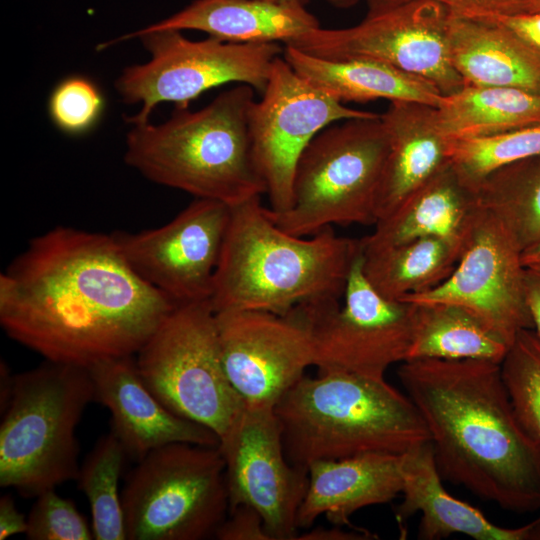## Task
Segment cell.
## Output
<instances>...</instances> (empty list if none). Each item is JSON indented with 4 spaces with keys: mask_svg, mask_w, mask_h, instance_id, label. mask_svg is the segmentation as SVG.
Listing matches in <instances>:
<instances>
[{
    "mask_svg": "<svg viewBox=\"0 0 540 540\" xmlns=\"http://www.w3.org/2000/svg\"><path fill=\"white\" fill-rule=\"evenodd\" d=\"M176 307L129 265L113 236L58 226L0 275V324L45 360L88 368L135 355Z\"/></svg>",
    "mask_w": 540,
    "mask_h": 540,
    "instance_id": "obj_1",
    "label": "cell"
},
{
    "mask_svg": "<svg viewBox=\"0 0 540 540\" xmlns=\"http://www.w3.org/2000/svg\"><path fill=\"white\" fill-rule=\"evenodd\" d=\"M397 375L442 479L513 513L540 510V441L520 423L499 363L411 359Z\"/></svg>",
    "mask_w": 540,
    "mask_h": 540,
    "instance_id": "obj_2",
    "label": "cell"
},
{
    "mask_svg": "<svg viewBox=\"0 0 540 540\" xmlns=\"http://www.w3.org/2000/svg\"><path fill=\"white\" fill-rule=\"evenodd\" d=\"M359 239L332 226L292 235L268 216L261 196L231 207L210 303L215 313L258 310L286 314L316 300H342Z\"/></svg>",
    "mask_w": 540,
    "mask_h": 540,
    "instance_id": "obj_3",
    "label": "cell"
},
{
    "mask_svg": "<svg viewBox=\"0 0 540 540\" xmlns=\"http://www.w3.org/2000/svg\"><path fill=\"white\" fill-rule=\"evenodd\" d=\"M254 88L226 90L197 111L175 107L163 123H129L124 160L146 179L230 207L266 194L252 154Z\"/></svg>",
    "mask_w": 540,
    "mask_h": 540,
    "instance_id": "obj_4",
    "label": "cell"
},
{
    "mask_svg": "<svg viewBox=\"0 0 540 540\" xmlns=\"http://www.w3.org/2000/svg\"><path fill=\"white\" fill-rule=\"evenodd\" d=\"M274 412L288 461L307 471L315 461L402 455L429 442L411 399L385 378L345 372L304 375Z\"/></svg>",
    "mask_w": 540,
    "mask_h": 540,
    "instance_id": "obj_5",
    "label": "cell"
},
{
    "mask_svg": "<svg viewBox=\"0 0 540 540\" xmlns=\"http://www.w3.org/2000/svg\"><path fill=\"white\" fill-rule=\"evenodd\" d=\"M95 400L89 370L45 360L14 374L1 409L0 486L37 497L79 474L76 428Z\"/></svg>",
    "mask_w": 540,
    "mask_h": 540,
    "instance_id": "obj_6",
    "label": "cell"
},
{
    "mask_svg": "<svg viewBox=\"0 0 540 540\" xmlns=\"http://www.w3.org/2000/svg\"><path fill=\"white\" fill-rule=\"evenodd\" d=\"M389 148L381 115L326 127L298 160L292 206L281 213L266 207L268 216L299 237L332 225H375Z\"/></svg>",
    "mask_w": 540,
    "mask_h": 540,
    "instance_id": "obj_7",
    "label": "cell"
},
{
    "mask_svg": "<svg viewBox=\"0 0 540 540\" xmlns=\"http://www.w3.org/2000/svg\"><path fill=\"white\" fill-rule=\"evenodd\" d=\"M128 540H204L229 513L218 446L172 443L149 452L121 492Z\"/></svg>",
    "mask_w": 540,
    "mask_h": 540,
    "instance_id": "obj_8",
    "label": "cell"
},
{
    "mask_svg": "<svg viewBox=\"0 0 540 540\" xmlns=\"http://www.w3.org/2000/svg\"><path fill=\"white\" fill-rule=\"evenodd\" d=\"M135 360L143 382L166 408L219 440L246 407L224 370L210 300L177 305Z\"/></svg>",
    "mask_w": 540,
    "mask_h": 540,
    "instance_id": "obj_9",
    "label": "cell"
},
{
    "mask_svg": "<svg viewBox=\"0 0 540 540\" xmlns=\"http://www.w3.org/2000/svg\"><path fill=\"white\" fill-rule=\"evenodd\" d=\"M137 38L149 53L145 63L125 67L115 81L121 100L139 105L128 123L150 120L160 103L188 108L208 90L228 84H246L263 93L273 62L282 52L277 42L235 43L208 36L190 40L179 30L138 29L109 44Z\"/></svg>",
    "mask_w": 540,
    "mask_h": 540,
    "instance_id": "obj_10",
    "label": "cell"
},
{
    "mask_svg": "<svg viewBox=\"0 0 540 540\" xmlns=\"http://www.w3.org/2000/svg\"><path fill=\"white\" fill-rule=\"evenodd\" d=\"M301 306L311 328L319 373L385 378L391 365L408 358L415 305L387 299L370 285L362 270L360 247L342 300L322 299Z\"/></svg>",
    "mask_w": 540,
    "mask_h": 540,
    "instance_id": "obj_11",
    "label": "cell"
},
{
    "mask_svg": "<svg viewBox=\"0 0 540 540\" xmlns=\"http://www.w3.org/2000/svg\"><path fill=\"white\" fill-rule=\"evenodd\" d=\"M450 10L429 1H410L339 29L316 28L285 44L327 60L369 59L423 78L443 95L464 82L449 53Z\"/></svg>",
    "mask_w": 540,
    "mask_h": 540,
    "instance_id": "obj_12",
    "label": "cell"
},
{
    "mask_svg": "<svg viewBox=\"0 0 540 540\" xmlns=\"http://www.w3.org/2000/svg\"><path fill=\"white\" fill-rule=\"evenodd\" d=\"M379 115L345 106L277 57L249 116L253 159L266 185L268 208L281 213L292 206L298 160L320 131L339 121Z\"/></svg>",
    "mask_w": 540,
    "mask_h": 540,
    "instance_id": "obj_13",
    "label": "cell"
},
{
    "mask_svg": "<svg viewBox=\"0 0 540 540\" xmlns=\"http://www.w3.org/2000/svg\"><path fill=\"white\" fill-rule=\"evenodd\" d=\"M525 272L522 251L513 237L493 214L479 207L451 274L437 287L403 301L460 306L511 344L521 330L533 329Z\"/></svg>",
    "mask_w": 540,
    "mask_h": 540,
    "instance_id": "obj_14",
    "label": "cell"
},
{
    "mask_svg": "<svg viewBox=\"0 0 540 540\" xmlns=\"http://www.w3.org/2000/svg\"><path fill=\"white\" fill-rule=\"evenodd\" d=\"M226 375L249 408H270L314 365L312 332L301 305L286 314L215 313Z\"/></svg>",
    "mask_w": 540,
    "mask_h": 540,
    "instance_id": "obj_15",
    "label": "cell"
},
{
    "mask_svg": "<svg viewBox=\"0 0 540 540\" xmlns=\"http://www.w3.org/2000/svg\"><path fill=\"white\" fill-rule=\"evenodd\" d=\"M231 207L196 198L167 224L113 236L132 269L176 306L210 300Z\"/></svg>",
    "mask_w": 540,
    "mask_h": 540,
    "instance_id": "obj_16",
    "label": "cell"
},
{
    "mask_svg": "<svg viewBox=\"0 0 540 540\" xmlns=\"http://www.w3.org/2000/svg\"><path fill=\"white\" fill-rule=\"evenodd\" d=\"M218 448L225 462L229 511L247 505L260 514L272 540L296 539L308 471L288 461L274 409L245 407Z\"/></svg>",
    "mask_w": 540,
    "mask_h": 540,
    "instance_id": "obj_17",
    "label": "cell"
},
{
    "mask_svg": "<svg viewBox=\"0 0 540 540\" xmlns=\"http://www.w3.org/2000/svg\"><path fill=\"white\" fill-rule=\"evenodd\" d=\"M89 370L95 400L111 413L112 429L128 456L140 460L172 443L218 446V436L205 426L166 408L147 388L135 355L99 361Z\"/></svg>",
    "mask_w": 540,
    "mask_h": 540,
    "instance_id": "obj_18",
    "label": "cell"
},
{
    "mask_svg": "<svg viewBox=\"0 0 540 540\" xmlns=\"http://www.w3.org/2000/svg\"><path fill=\"white\" fill-rule=\"evenodd\" d=\"M402 460L403 454L366 453L311 463L298 529L310 528L321 515L334 525L350 526L358 510L392 502L403 487Z\"/></svg>",
    "mask_w": 540,
    "mask_h": 540,
    "instance_id": "obj_19",
    "label": "cell"
},
{
    "mask_svg": "<svg viewBox=\"0 0 540 540\" xmlns=\"http://www.w3.org/2000/svg\"><path fill=\"white\" fill-rule=\"evenodd\" d=\"M402 476V500L396 518L402 522L419 513L418 539L439 540L462 534L475 540H531L540 527V517L516 528L499 526L477 508L449 494L430 442L403 454Z\"/></svg>",
    "mask_w": 540,
    "mask_h": 540,
    "instance_id": "obj_20",
    "label": "cell"
},
{
    "mask_svg": "<svg viewBox=\"0 0 540 540\" xmlns=\"http://www.w3.org/2000/svg\"><path fill=\"white\" fill-rule=\"evenodd\" d=\"M381 117L390 148L377 202V221L449 163V140L437 125L436 107L393 101Z\"/></svg>",
    "mask_w": 540,
    "mask_h": 540,
    "instance_id": "obj_21",
    "label": "cell"
},
{
    "mask_svg": "<svg viewBox=\"0 0 540 540\" xmlns=\"http://www.w3.org/2000/svg\"><path fill=\"white\" fill-rule=\"evenodd\" d=\"M448 44L451 63L464 85L540 94V54L501 25L450 11Z\"/></svg>",
    "mask_w": 540,
    "mask_h": 540,
    "instance_id": "obj_22",
    "label": "cell"
},
{
    "mask_svg": "<svg viewBox=\"0 0 540 540\" xmlns=\"http://www.w3.org/2000/svg\"><path fill=\"white\" fill-rule=\"evenodd\" d=\"M479 209L475 191L450 162L409 195L361 239L363 249L397 245L425 237L463 242Z\"/></svg>",
    "mask_w": 540,
    "mask_h": 540,
    "instance_id": "obj_23",
    "label": "cell"
},
{
    "mask_svg": "<svg viewBox=\"0 0 540 540\" xmlns=\"http://www.w3.org/2000/svg\"><path fill=\"white\" fill-rule=\"evenodd\" d=\"M319 27L318 19L300 4L194 0L180 11L144 28L196 30L235 43L288 44Z\"/></svg>",
    "mask_w": 540,
    "mask_h": 540,
    "instance_id": "obj_24",
    "label": "cell"
},
{
    "mask_svg": "<svg viewBox=\"0 0 540 540\" xmlns=\"http://www.w3.org/2000/svg\"><path fill=\"white\" fill-rule=\"evenodd\" d=\"M283 58L306 81L342 103L386 99L438 107L444 96L429 81L374 60H327L290 45H285Z\"/></svg>",
    "mask_w": 540,
    "mask_h": 540,
    "instance_id": "obj_25",
    "label": "cell"
},
{
    "mask_svg": "<svg viewBox=\"0 0 540 540\" xmlns=\"http://www.w3.org/2000/svg\"><path fill=\"white\" fill-rule=\"evenodd\" d=\"M463 243L425 237L375 249L360 246L362 270L380 295L403 301L440 285L455 268Z\"/></svg>",
    "mask_w": 540,
    "mask_h": 540,
    "instance_id": "obj_26",
    "label": "cell"
},
{
    "mask_svg": "<svg viewBox=\"0 0 540 540\" xmlns=\"http://www.w3.org/2000/svg\"><path fill=\"white\" fill-rule=\"evenodd\" d=\"M436 120L448 140L492 136L540 123V94L510 87L464 85L444 95Z\"/></svg>",
    "mask_w": 540,
    "mask_h": 540,
    "instance_id": "obj_27",
    "label": "cell"
},
{
    "mask_svg": "<svg viewBox=\"0 0 540 540\" xmlns=\"http://www.w3.org/2000/svg\"><path fill=\"white\" fill-rule=\"evenodd\" d=\"M415 305L408 358L481 359L501 363L510 343L474 313L457 305Z\"/></svg>",
    "mask_w": 540,
    "mask_h": 540,
    "instance_id": "obj_28",
    "label": "cell"
},
{
    "mask_svg": "<svg viewBox=\"0 0 540 540\" xmlns=\"http://www.w3.org/2000/svg\"><path fill=\"white\" fill-rule=\"evenodd\" d=\"M474 191L479 207L502 223L522 252L540 242V154L493 170Z\"/></svg>",
    "mask_w": 540,
    "mask_h": 540,
    "instance_id": "obj_29",
    "label": "cell"
},
{
    "mask_svg": "<svg viewBox=\"0 0 540 540\" xmlns=\"http://www.w3.org/2000/svg\"><path fill=\"white\" fill-rule=\"evenodd\" d=\"M126 456L123 445L110 431L96 442L80 465L76 481L88 499L96 540L127 539L118 490Z\"/></svg>",
    "mask_w": 540,
    "mask_h": 540,
    "instance_id": "obj_30",
    "label": "cell"
},
{
    "mask_svg": "<svg viewBox=\"0 0 540 540\" xmlns=\"http://www.w3.org/2000/svg\"><path fill=\"white\" fill-rule=\"evenodd\" d=\"M540 154V123L512 131L469 139L449 140V162L473 190L490 172Z\"/></svg>",
    "mask_w": 540,
    "mask_h": 540,
    "instance_id": "obj_31",
    "label": "cell"
},
{
    "mask_svg": "<svg viewBox=\"0 0 540 540\" xmlns=\"http://www.w3.org/2000/svg\"><path fill=\"white\" fill-rule=\"evenodd\" d=\"M500 368L520 423L540 441V338L532 329L516 335Z\"/></svg>",
    "mask_w": 540,
    "mask_h": 540,
    "instance_id": "obj_32",
    "label": "cell"
},
{
    "mask_svg": "<svg viewBox=\"0 0 540 540\" xmlns=\"http://www.w3.org/2000/svg\"><path fill=\"white\" fill-rule=\"evenodd\" d=\"M47 108L58 130L78 136L91 131L98 124L105 109V99L90 78L71 75L53 88Z\"/></svg>",
    "mask_w": 540,
    "mask_h": 540,
    "instance_id": "obj_33",
    "label": "cell"
},
{
    "mask_svg": "<svg viewBox=\"0 0 540 540\" xmlns=\"http://www.w3.org/2000/svg\"><path fill=\"white\" fill-rule=\"evenodd\" d=\"M29 540H91L92 528L73 501L49 489L36 497L27 518Z\"/></svg>",
    "mask_w": 540,
    "mask_h": 540,
    "instance_id": "obj_34",
    "label": "cell"
},
{
    "mask_svg": "<svg viewBox=\"0 0 540 540\" xmlns=\"http://www.w3.org/2000/svg\"><path fill=\"white\" fill-rule=\"evenodd\" d=\"M416 0H366L368 13L383 10ZM439 3L451 12L465 16H490L520 12L540 11L536 0H429Z\"/></svg>",
    "mask_w": 540,
    "mask_h": 540,
    "instance_id": "obj_35",
    "label": "cell"
},
{
    "mask_svg": "<svg viewBox=\"0 0 540 540\" xmlns=\"http://www.w3.org/2000/svg\"><path fill=\"white\" fill-rule=\"evenodd\" d=\"M219 540H272L260 514L247 505L231 509L218 528Z\"/></svg>",
    "mask_w": 540,
    "mask_h": 540,
    "instance_id": "obj_36",
    "label": "cell"
},
{
    "mask_svg": "<svg viewBox=\"0 0 540 540\" xmlns=\"http://www.w3.org/2000/svg\"><path fill=\"white\" fill-rule=\"evenodd\" d=\"M475 17H483L501 25L540 54V11Z\"/></svg>",
    "mask_w": 540,
    "mask_h": 540,
    "instance_id": "obj_37",
    "label": "cell"
},
{
    "mask_svg": "<svg viewBox=\"0 0 540 540\" xmlns=\"http://www.w3.org/2000/svg\"><path fill=\"white\" fill-rule=\"evenodd\" d=\"M27 519L16 507L10 495L0 498V540L26 533Z\"/></svg>",
    "mask_w": 540,
    "mask_h": 540,
    "instance_id": "obj_38",
    "label": "cell"
},
{
    "mask_svg": "<svg viewBox=\"0 0 540 540\" xmlns=\"http://www.w3.org/2000/svg\"><path fill=\"white\" fill-rule=\"evenodd\" d=\"M525 294L532 330L540 338V267H526Z\"/></svg>",
    "mask_w": 540,
    "mask_h": 540,
    "instance_id": "obj_39",
    "label": "cell"
},
{
    "mask_svg": "<svg viewBox=\"0 0 540 540\" xmlns=\"http://www.w3.org/2000/svg\"><path fill=\"white\" fill-rule=\"evenodd\" d=\"M376 535L366 529L354 528L347 531L341 526L332 528L317 527L303 534L297 535L300 540H368L374 539Z\"/></svg>",
    "mask_w": 540,
    "mask_h": 540,
    "instance_id": "obj_40",
    "label": "cell"
},
{
    "mask_svg": "<svg viewBox=\"0 0 540 540\" xmlns=\"http://www.w3.org/2000/svg\"><path fill=\"white\" fill-rule=\"evenodd\" d=\"M525 267H540V242L522 252Z\"/></svg>",
    "mask_w": 540,
    "mask_h": 540,
    "instance_id": "obj_41",
    "label": "cell"
},
{
    "mask_svg": "<svg viewBox=\"0 0 540 540\" xmlns=\"http://www.w3.org/2000/svg\"><path fill=\"white\" fill-rule=\"evenodd\" d=\"M325 1L329 3L330 5H332L333 7H336L339 9H348L358 4L360 0H325Z\"/></svg>",
    "mask_w": 540,
    "mask_h": 540,
    "instance_id": "obj_42",
    "label": "cell"
},
{
    "mask_svg": "<svg viewBox=\"0 0 540 540\" xmlns=\"http://www.w3.org/2000/svg\"><path fill=\"white\" fill-rule=\"evenodd\" d=\"M259 1H267V2H274V3H286V4H300L304 5L308 2V0H259Z\"/></svg>",
    "mask_w": 540,
    "mask_h": 540,
    "instance_id": "obj_43",
    "label": "cell"
},
{
    "mask_svg": "<svg viewBox=\"0 0 540 540\" xmlns=\"http://www.w3.org/2000/svg\"><path fill=\"white\" fill-rule=\"evenodd\" d=\"M534 539L540 540V527H539L538 530L536 531L533 540H534Z\"/></svg>",
    "mask_w": 540,
    "mask_h": 540,
    "instance_id": "obj_44",
    "label": "cell"
},
{
    "mask_svg": "<svg viewBox=\"0 0 540 540\" xmlns=\"http://www.w3.org/2000/svg\"><path fill=\"white\" fill-rule=\"evenodd\" d=\"M536 3H537V6H538V8L540 10V0H536Z\"/></svg>",
    "mask_w": 540,
    "mask_h": 540,
    "instance_id": "obj_45",
    "label": "cell"
}]
</instances>
